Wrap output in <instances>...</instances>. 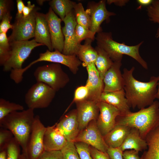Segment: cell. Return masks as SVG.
<instances>
[{
	"mask_svg": "<svg viewBox=\"0 0 159 159\" xmlns=\"http://www.w3.org/2000/svg\"><path fill=\"white\" fill-rule=\"evenodd\" d=\"M135 69L134 67L123 69V89L130 108L140 110L152 105L156 98L159 77L152 76L148 82L140 81L133 76Z\"/></svg>",
	"mask_w": 159,
	"mask_h": 159,
	"instance_id": "obj_1",
	"label": "cell"
},
{
	"mask_svg": "<svg viewBox=\"0 0 159 159\" xmlns=\"http://www.w3.org/2000/svg\"><path fill=\"white\" fill-rule=\"evenodd\" d=\"M116 125L137 129L141 137L145 140L149 133L159 126V102L155 101L147 107L138 111H130L120 115L116 118Z\"/></svg>",
	"mask_w": 159,
	"mask_h": 159,
	"instance_id": "obj_2",
	"label": "cell"
},
{
	"mask_svg": "<svg viewBox=\"0 0 159 159\" xmlns=\"http://www.w3.org/2000/svg\"><path fill=\"white\" fill-rule=\"evenodd\" d=\"M34 118V110L28 108L12 112L0 121L1 127L11 132L26 156Z\"/></svg>",
	"mask_w": 159,
	"mask_h": 159,
	"instance_id": "obj_3",
	"label": "cell"
},
{
	"mask_svg": "<svg viewBox=\"0 0 159 159\" xmlns=\"http://www.w3.org/2000/svg\"><path fill=\"white\" fill-rule=\"evenodd\" d=\"M95 39L97 46L105 50L113 62L122 61L123 55H125L134 59L145 69H148L147 62L139 52L140 48L143 41L135 45L128 46L114 40L111 32L102 31L97 33Z\"/></svg>",
	"mask_w": 159,
	"mask_h": 159,
	"instance_id": "obj_4",
	"label": "cell"
},
{
	"mask_svg": "<svg viewBox=\"0 0 159 159\" xmlns=\"http://www.w3.org/2000/svg\"><path fill=\"white\" fill-rule=\"evenodd\" d=\"M10 43L6 60L3 66L4 72L15 71L22 69L23 64L35 47L43 44L34 39L30 40L14 41Z\"/></svg>",
	"mask_w": 159,
	"mask_h": 159,
	"instance_id": "obj_5",
	"label": "cell"
},
{
	"mask_svg": "<svg viewBox=\"0 0 159 159\" xmlns=\"http://www.w3.org/2000/svg\"><path fill=\"white\" fill-rule=\"evenodd\" d=\"M33 75L37 82L45 83L56 92L64 87L70 80L68 75L58 63L39 66L35 69Z\"/></svg>",
	"mask_w": 159,
	"mask_h": 159,
	"instance_id": "obj_6",
	"label": "cell"
},
{
	"mask_svg": "<svg viewBox=\"0 0 159 159\" xmlns=\"http://www.w3.org/2000/svg\"><path fill=\"white\" fill-rule=\"evenodd\" d=\"M46 61L62 64L67 67L74 74L78 71L82 62L75 55H67L59 51L54 50L50 51L47 50L44 52L39 54V58L30 63L28 65L16 72V77L19 79H23L24 72L34 64L38 62Z\"/></svg>",
	"mask_w": 159,
	"mask_h": 159,
	"instance_id": "obj_7",
	"label": "cell"
},
{
	"mask_svg": "<svg viewBox=\"0 0 159 159\" xmlns=\"http://www.w3.org/2000/svg\"><path fill=\"white\" fill-rule=\"evenodd\" d=\"M56 91L47 85L37 82L28 90L25 95V102L28 108L36 109L48 107L54 98Z\"/></svg>",
	"mask_w": 159,
	"mask_h": 159,
	"instance_id": "obj_8",
	"label": "cell"
},
{
	"mask_svg": "<svg viewBox=\"0 0 159 159\" xmlns=\"http://www.w3.org/2000/svg\"><path fill=\"white\" fill-rule=\"evenodd\" d=\"M39 8L36 7L26 17L16 16L11 34L8 37L9 42L29 40L34 37L36 24V14Z\"/></svg>",
	"mask_w": 159,
	"mask_h": 159,
	"instance_id": "obj_9",
	"label": "cell"
},
{
	"mask_svg": "<svg viewBox=\"0 0 159 159\" xmlns=\"http://www.w3.org/2000/svg\"><path fill=\"white\" fill-rule=\"evenodd\" d=\"M106 3L105 0L98 2L90 1L87 3L86 11L90 18L89 29L95 34L102 31L101 25L103 21H108L110 17L116 15L115 13L107 10Z\"/></svg>",
	"mask_w": 159,
	"mask_h": 159,
	"instance_id": "obj_10",
	"label": "cell"
},
{
	"mask_svg": "<svg viewBox=\"0 0 159 159\" xmlns=\"http://www.w3.org/2000/svg\"><path fill=\"white\" fill-rule=\"evenodd\" d=\"M46 129L39 116H35L26 155L29 159H38L44 151L43 138Z\"/></svg>",
	"mask_w": 159,
	"mask_h": 159,
	"instance_id": "obj_11",
	"label": "cell"
},
{
	"mask_svg": "<svg viewBox=\"0 0 159 159\" xmlns=\"http://www.w3.org/2000/svg\"><path fill=\"white\" fill-rule=\"evenodd\" d=\"M96 121H91L80 131L74 142L84 143L100 151L107 153L109 148L97 127Z\"/></svg>",
	"mask_w": 159,
	"mask_h": 159,
	"instance_id": "obj_12",
	"label": "cell"
},
{
	"mask_svg": "<svg viewBox=\"0 0 159 159\" xmlns=\"http://www.w3.org/2000/svg\"><path fill=\"white\" fill-rule=\"evenodd\" d=\"M64 26L62 28L64 37V44L62 53L67 55H75L80 44L76 41L75 30L77 23L73 10L65 17L63 21Z\"/></svg>",
	"mask_w": 159,
	"mask_h": 159,
	"instance_id": "obj_13",
	"label": "cell"
},
{
	"mask_svg": "<svg viewBox=\"0 0 159 159\" xmlns=\"http://www.w3.org/2000/svg\"><path fill=\"white\" fill-rule=\"evenodd\" d=\"M100 112L96 121L97 127L103 136L115 127L120 111L113 106L103 102L97 103Z\"/></svg>",
	"mask_w": 159,
	"mask_h": 159,
	"instance_id": "obj_14",
	"label": "cell"
},
{
	"mask_svg": "<svg viewBox=\"0 0 159 159\" xmlns=\"http://www.w3.org/2000/svg\"><path fill=\"white\" fill-rule=\"evenodd\" d=\"M97 103L89 99L75 102L80 131L91 121L97 119L100 112Z\"/></svg>",
	"mask_w": 159,
	"mask_h": 159,
	"instance_id": "obj_15",
	"label": "cell"
},
{
	"mask_svg": "<svg viewBox=\"0 0 159 159\" xmlns=\"http://www.w3.org/2000/svg\"><path fill=\"white\" fill-rule=\"evenodd\" d=\"M55 124L56 129L67 141L74 142L80 131L76 109L73 110L63 116Z\"/></svg>",
	"mask_w": 159,
	"mask_h": 159,
	"instance_id": "obj_16",
	"label": "cell"
},
{
	"mask_svg": "<svg viewBox=\"0 0 159 159\" xmlns=\"http://www.w3.org/2000/svg\"><path fill=\"white\" fill-rule=\"evenodd\" d=\"M46 15L53 49L62 52L64 44V37L61 25L62 21L50 7Z\"/></svg>",
	"mask_w": 159,
	"mask_h": 159,
	"instance_id": "obj_17",
	"label": "cell"
},
{
	"mask_svg": "<svg viewBox=\"0 0 159 159\" xmlns=\"http://www.w3.org/2000/svg\"><path fill=\"white\" fill-rule=\"evenodd\" d=\"M85 67L88 73V79L85 85L89 92L88 99L97 102H100L103 92L104 84L95 64L87 65Z\"/></svg>",
	"mask_w": 159,
	"mask_h": 159,
	"instance_id": "obj_18",
	"label": "cell"
},
{
	"mask_svg": "<svg viewBox=\"0 0 159 159\" xmlns=\"http://www.w3.org/2000/svg\"><path fill=\"white\" fill-rule=\"evenodd\" d=\"M121 61L114 62L105 74L103 81L104 92H114L123 89L124 80L120 68Z\"/></svg>",
	"mask_w": 159,
	"mask_h": 159,
	"instance_id": "obj_19",
	"label": "cell"
},
{
	"mask_svg": "<svg viewBox=\"0 0 159 159\" xmlns=\"http://www.w3.org/2000/svg\"><path fill=\"white\" fill-rule=\"evenodd\" d=\"M34 37L37 42L46 46L49 50L53 51L46 14L38 11L36 14V24Z\"/></svg>",
	"mask_w": 159,
	"mask_h": 159,
	"instance_id": "obj_20",
	"label": "cell"
},
{
	"mask_svg": "<svg viewBox=\"0 0 159 159\" xmlns=\"http://www.w3.org/2000/svg\"><path fill=\"white\" fill-rule=\"evenodd\" d=\"M68 141L56 129L55 124L46 127L43 138L44 151L61 150Z\"/></svg>",
	"mask_w": 159,
	"mask_h": 159,
	"instance_id": "obj_21",
	"label": "cell"
},
{
	"mask_svg": "<svg viewBox=\"0 0 159 159\" xmlns=\"http://www.w3.org/2000/svg\"><path fill=\"white\" fill-rule=\"evenodd\" d=\"M100 101L115 107L120 111V115L130 111V107L126 97L124 89L114 92H103L100 97Z\"/></svg>",
	"mask_w": 159,
	"mask_h": 159,
	"instance_id": "obj_22",
	"label": "cell"
},
{
	"mask_svg": "<svg viewBox=\"0 0 159 159\" xmlns=\"http://www.w3.org/2000/svg\"><path fill=\"white\" fill-rule=\"evenodd\" d=\"M119 148L122 151L134 150L139 152L146 150L147 145L145 140L140 136L139 131L136 128H131Z\"/></svg>",
	"mask_w": 159,
	"mask_h": 159,
	"instance_id": "obj_23",
	"label": "cell"
},
{
	"mask_svg": "<svg viewBox=\"0 0 159 159\" xmlns=\"http://www.w3.org/2000/svg\"><path fill=\"white\" fill-rule=\"evenodd\" d=\"M131 128L125 126L116 125L114 128L103 137L108 148H119L129 133Z\"/></svg>",
	"mask_w": 159,
	"mask_h": 159,
	"instance_id": "obj_24",
	"label": "cell"
},
{
	"mask_svg": "<svg viewBox=\"0 0 159 159\" xmlns=\"http://www.w3.org/2000/svg\"><path fill=\"white\" fill-rule=\"evenodd\" d=\"M147 145L141 159H159V126L151 131L145 139Z\"/></svg>",
	"mask_w": 159,
	"mask_h": 159,
	"instance_id": "obj_25",
	"label": "cell"
},
{
	"mask_svg": "<svg viewBox=\"0 0 159 159\" xmlns=\"http://www.w3.org/2000/svg\"><path fill=\"white\" fill-rule=\"evenodd\" d=\"M91 39L85 40L83 44H81L77 54L80 60L82 62V65L85 67L92 64H95L97 53L95 48L92 45L93 41Z\"/></svg>",
	"mask_w": 159,
	"mask_h": 159,
	"instance_id": "obj_26",
	"label": "cell"
},
{
	"mask_svg": "<svg viewBox=\"0 0 159 159\" xmlns=\"http://www.w3.org/2000/svg\"><path fill=\"white\" fill-rule=\"evenodd\" d=\"M95 48L97 53L95 65L103 80L105 74L112 66L114 62L103 49L97 46Z\"/></svg>",
	"mask_w": 159,
	"mask_h": 159,
	"instance_id": "obj_27",
	"label": "cell"
},
{
	"mask_svg": "<svg viewBox=\"0 0 159 159\" xmlns=\"http://www.w3.org/2000/svg\"><path fill=\"white\" fill-rule=\"evenodd\" d=\"M76 3L70 0H52L49 4L54 12L62 21L74 9Z\"/></svg>",
	"mask_w": 159,
	"mask_h": 159,
	"instance_id": "obj_28",
	"label": "cell"
},
{
	"mask_svg": "<svg viewBox=\"0 0 159 159\" xmlns=\"http://www.w3.org/2000/svg\"><path fill=\"white\" fill-rule=\"evenodd\" d=\"M73 11L77 24L89 29L90 25V17L82 4L81 3H76Z\"/></svg>",
	"mask_w": 159,
	"mask_h": 159,
	"instance_id": "obj_29",
	"label": "cell"
},
{
	"mask_svg": "<svg viewBox=\"0 0 159 159\" xmlns=\"http://www.w3.org/2000/svg\"><path fill=\"white\" fill-rule=\"evenodd\" d=\"M23 106L19 104L11 102L4 99H0V121L9 114L15 111L24 110Z\"/></svg>",
	"mask_w": 159,
	"mask_h": 159,
	"instance_id": "obj_30",
	"label": "cell"
},
{
	"mask_svg": "<svg viewBox=\"0 0 159 159\" xmlns=\"http://www.w3.org/2000/svg\"><path fill=\"white\" fill-rule=\"evenodd\" d=\"M75 33L77 42L79 44H81V42L84 40L91 39L94 41L95 39V33L79 24H77L76 26Z\"/></svg>",
	"mask_w": 159,
	"mask_h": 159,
	"instance_id": "obj_31",
	"label": "cell"
},
{
	"mask_svg": "<svg viewBox=\"0 0 159 159\" xmlns=\"http://www.w3.org/2000/svg\"><path fill=\"white\" fill-rule=\"evenodd\" d=\"M148 16L151 22L159 25L155 35L156 38H159V0H155L149 8Z\"/></svg>",
	"mask_w": 159,
	"mask_h": 159,
	"instance_id": "obj_32",
	"label": "cell"
},
{
	"mask_svg": "<svg viewBox=\"0 0 159 159\" xmlns=\"http://www.w3.org/2000/svg\"><path fill=\"white\" fill-rule=\"evenodd\" d=\"M61 151L63 159H80L74 142L68 141Z\"/></svg>",
	"mask_w": 159,
	"mask_h": 159,
	"instance_id": "obj_33",
	"label": "cell"
},
{
	"mask_svg": "<svg viewBox=\"0 0 159 159\" xmlns=\"http://www.w3.org/2000/svg\"><path fill=\"white\" fill-rule=\"evenodd\" d=\"M20 147L19 143L14 137L6 150V159H19L21 155Z\"/></svg>",
	"mask_w": 159,
	"mask_h": 159,
	"instance_id": "obj_34",
	"label": "cell"
},
{
	"mask_svg": "<svg viewBox=\"0 0 159 159\" xmlns=\"http://www.w3.org/2000/svg\"><path fill=\"white\" fill-rule=\"evenodd\" d=\"M0 129V151L6 150V149L14 137L9 130L1 127Z\"/></svg>",
	"mask_w": 159,
	"mask_h": 159,
	"instance_id": "obj_35",
	"label": "cell"
},
{
	"mask_svg": "<svg viewBox=\"0 0 159 159\" xmlns=\"http://www.w3.org/2000/svg\"><path fill=\"white\" fill-rule=\"evenodd\" d=\"M89 95V90L86 85L78 87L74 91L73 99L69 106L74 102L87 99Z\"/></svg>",
	"mask_w": 159,
	"mask_h": 159,
	"instance_id": "obj_36",
	"label": "cell"
},
{
	"mask_svg": "<svg viewBox=\"0 0 159 159\" xmlns=\"http://www.w3.org/2000/svg\"><path fill=\"white\" fill-rule=\"evenodd\" d=\"M74 144L80 159H93L91 155L90 145L82 142H75Z\"/></svg>",
	"mask_w": 159,
	"mask_h": 159,
	"instance_id": "obj_37",
	"label": "cell"
},
{
	"mask_svg": "<svg viewBox=\"0 0 159 159\" xmlns=\"http://www.w3.org/2000/svg\"><path fill=\"white\" fill-rule=\"evenodd\" d=\"M11 19L10 12L3 17L0 24V33H6L9 30L13 29V25L11 24Z\"/></svg>",
	"mask_w": 159,
	"mask_h": 159,
	"instance_id": "obj_38",
	"label": "cell"
},
{
	"mask_svg": "<svg viewBox=\"0 0 159 159\" xmlns=\"http://www.w3.org/2000/svg\"><path fill=\"white\" fill-rule=\"evenodd\" d=\"M38 159H63L61 150L44 151Z\"/></svg>",
	"mask_w": 159,
	"mask_h": 159,
	"instance_id": "obj_39",
	"label": "cell"
},
{
	"mask_svg": "<svg viewBox=\"0 0 159 159\" xmlns=\"http://www.w3.org/2000/svg\"><path fill=\"white\" fill-rule=\"evenodd\" d=\"M11 1L10 0H0V20L9 12H10V8Z\"/></svg>",
	"mask_w": 159,
	"mask_h": 159,
	"instance_id": "obj_40",
	"label": "cell"
},
{
	"mask_svg": "<svg viewBox=\"0 0 159 159\" xmlns=\"http://www.w3.org/2000/svg\"><path fill=\"white\" fill-rule=\"evenodd\" d=\"M123 152L119 148H109L107 153L110 159H123Z\"/></svg>",
	"mask_w": 159,
	"mask_h": 159,
	"instance_id": "obj_41",
	"label": "cell"
},
{
	"mask_svg": "<svg viewBox=\"0 0 159 159\" xmlns=\"http://www.w3.org/2000/svg\"><path fill=\"white\" fill-rule=\"evenodd\" d=\"M90 149L93 159H110L107 153L103 152L90 145Z\"/></svg>",
	"mask_w": 159,
	"mask_h": 159,
	"instance_id": "obj_42",
	"label": "cell"
},
{
	"mask_svg": "<svg viewBox=\"0 0 159 159\" xmlns=\"http://www.w3.org/2000/svg\"><path fill=\"white\" fill-rule=\"evenodd\" d=\"M123 159H141L139 152L134 150H127L123 152Z\"/></svg>",
	"mask_w": 159,
	"mask_h": 159,
	"instance_id": "obj_43",
	"label": "cell"
},
{
	"mask_svg": "<svg viewBox=\"0 0 159 159\" xmlns=\"http://www.w3.org/2000/svg\"><path fill=\"white\" fill-rule=\"evenodd\" d=\"M34 4H32L30 1L27 2V5L25 6L23 10V15L24 17L29 16L35 8Z\"/></svg>",
	"mask_w": 159,
	"mask_h": 159,
	"instance_id": "obj_44",
	"label": "cell"
},
{
	"mask_svg": "<svg viewBox=\"0 0 159 159\" xmlns=\"http://www.w3.org/2000/svg\"><path fill=\"white\" fill-rule=\"evenodd\" d=\"M129 1V0H107L106 3L109 5L113 4L116 6L122 7L125 6Z\"/></svg>",
	"mask_w": 159,
	"mask_h": 159,
	"instance_id": "obj_45",
	"label": "cell"
},
{
	"mask_svg": "<svg viewBox=\"0 0 159 159\" xmlns=\"http://www.w3.org/2000/svg\"><path fill=\"white\" fill-rule=\"evenodd\" d=\"M16 2L17 10L16 15L18 16H21L23 15V10L25 5L22 0H17Z\"/></svg>",
	"mask_w": 159,
	"mask_h": 159,
	"instance_id": "obj_46",
	"label": "cell"
},
{
	"mask_svg": "<svg viewBox=\"0 0 159 159\" xmlns=\"http://www.w3.org/2000/svg\"><path fill=\"white\" fill-rule=\"evenodd\" d=\"M153 0H137V2L141 6L147 7L152 4Z\"/></svg>",
	"mask_w": 159,
	"mask_h": 159,
	"instance_id": "obj_47",
	"label": "cell"
},
{
	"mask_svg": "<svg viewBox=\"0 0 159 159\" xmlns=\"http://www.w3.org/2000/svg\"><path fill=\"white\" fill-rule=\"evenodd\" d=\"M0 151V159H6V150H3Z\"/></svg>",
	"mask_w": 159,
	"mask_h": 159,
	"instance_id": "obj_48",
	"label": "cell"
},
{
	"mask_svg": "<svg viewBox=\"0 0 159 159\" xmlns=\"http://www.w3.org/2000/svg\"><path fill=\"white\" fill-rule=\"evenodd\" d=\"M19 159H29L23 153L21 154Z\"/></svg>",
	"mask_w": 159,
	"mask_h": 159,
	"instance_id": "obj_49",
	"label": "cell"
},
{
	"mask_svg": "<svg viewBox=\"0 0 159 159\" xmlns=\"http://www.w3.org/2000/svg\"><path fill=\"white\" fill-rule=\"evenodd\" d=\"M159 80L158 83V87H157V91L156 94V98H157L159 99Z\"/></svg>",
	"mask_w": 159,
	"mask_h": 159,
	"instance_id": "obj_50",
	"label": "cell"
},
{
	"mask_svg": "<svg viewBox=\"0 0 159 159\" xmlns=\"http://www.w3.org/2000/svg\"><path fill=\"white\" fill-rule=\"evenodd\" d=\"M47 0H37L36 2L38 4H39V5H42L44 2L46 1Z\"/></svg>",
	"mask_w": 159,
	"mask_h": 159,
	"instance_id": "obj_51",
	"label": "cell"
}]
</instances>
